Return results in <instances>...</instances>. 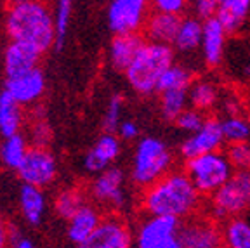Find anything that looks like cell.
Masks as SVG:
<instances>
[{
    "mask_svg": "<svg viewBox=\"0 0 250 248\" xmlns=\"http://www.w3.org/2000/svg\"><path fill=\"white\" fill-rule=\"evenodd\" d=\"M4 23L11 42L28 43L42 54L56 43L54 12L45 2L39 0L9 2L5 7Z\"/></svg>",
    "mask_w": 250,
    "mask_h": 248,
    "instance_id": "1",
    "label": "cell"
},
{
    "mask_svg": "<svg viewBox=\"0 0 250 248\" xmlns=\"http://www.w3.org/2000/svg\"><path fill=\"white\" fill-rule=\"evenodd\" d=\"M202 194L184 172H172L158 183L146 187L141 205L149 217H189L200 205Z\"/></svg>",
    "mask_w": 250,
    "mask_h": 248,
    "instance_id": "2",
    "label": "cell"
},
{
    "mask_svg": "<svg viewBox=\"0 0 250 248\" xmlns=\"http://www.w3.org/2000/svg\"><path fill=\"white\" fill-rule=\"evenodd\" d=\"M172 64H174V47L146 42L137 52L132 64L127 68L125 78L134 92L149 96L158 90L162 77Z\"/></svg>",
    "mask_w": 250,
    "mask_h": 248,
    "instance_id": "3",
    "label": "cell"
},
{
    "mask_svg": "<svg viewBox=\"0 0 250 248\" xmlns=\"http://www.w3.org/2000/svg\"><path fill=\"white\" fill-rule=\"evenodd\" d=\"M172 165V155L165 143L156 137H145L136 146L132 160V177L134 184L141 187H149L160 179L168 175Z\"/></svg>",
    "mask_w": 250,
    "mask_h": 248,
    "instance_id": "4",
    "label": "cell"
},
{
    "mask_svg": "<svg viewBox=\"0 0 250 248\" xmlns=\"http://www.w3.org/2000/svg\"><path fill=\"white\" fill-rule=\"evenodd\" d=\"M184 174L189 177L200 194H214L233 177L234 168L226 153H208L186 160Z\"/></svg>",
    "mask_w": 250,
    "mask_h": 248,
    "instance_id": "5",
    "label": "cell"
},
{
    "mask_svg": "<svg viewBox=\"0 0 250 248\" xmlns=\"http://www.w3.org/2000/svg\"><path fill=\"white\" fill-rule=\"evenodd\" d=\"M210 208L215 219H234L250 210V172H234L217 193L212 194Z\"/></svg>",
    "mask_w": 250,
    "mask_h": 248,
    "instance_id": "6",
    "label": "cell"
},
{
    "mask_svg": "<svg viewBox=\"0 0 250 248\" xmlns=\"http://www.w3.org/2000/svg\"><path fill=\"white\" fill-rule=\"evenodd\" d=\"M151 4L146 0H113L106 7L108 28L115 35H136L145 31Z\"/></svg>",
    "mask_w": 250,
    "mask_h": 248,
    "instance_id": "7",
    "label": "cell"
},
{
    "mask_svg": "<svg viewBox=\"0 0 250 248\" xmlns=\"http://www.w3.org/2000/svg\"><path fill=\"white\" fill-rule=\"evenodd\" d=\"M181 221L174 217H148L136 234V248H181Z\"/></svg>",
    "mask_w": 250,
    "mask_h": 248,
    "instance_id": "8",
    "label": "cell"
},
{
    "mask_svg": "<svg viewBox=\"0 0 250 248\" xmlns=\"http://www.w3.org/2000/svg\"><path fill=\"white\" fill-rule=\"evenodd\" d=\"M18 175L26 186L43 189L45 186L54 183L58 175V163H56L54 155L47 147L30 146L26 158L18 168Z\"/></svg>",
    "mask_w": 250,
    "mask_h": 248,
    "instance_id": "9",
    "label": "cell"
},
{
    "mask_svg": "<svg viewBox=\"0 0 250 248\" xmlns=\"http://www.w3.org/2000/svg\"><path fill=\"white\" fill-rule=\"evenodd\" d=\"M181 248H221L223 233L208 219H186L179 229Z\"/></svg>",
    "mask_w": 250,
    "mask_h": 248,
    "instance_id": "10",
    "label": "cell"
},
{
    "mask_svg": "<svg viewBox=\"0 0 250 248\" xmlns=\"http://www.w3.org/2000/svg\"><path fill=\"white\" fill-rule=\"evenodd\" d=\"M224 143L226 141H224L223 128H221V120L207 118V122L198 132L191 134L181 144V153L186 160H191L196 156L208 155V153H217Z\"/></svg>",
    "mask_w": 250,
    "mask_h": 248,
    "instance_id": "11",
    "label": "cell"
},
{
    "mask_svg": "<svg viewBox=\"0 0 250 248\" xmlns=\"http://www.w3.org/2000/svg\"><path fill=\"white\" fill-rule=\"evenodd\" d=\"M4 90L14 99L20 106L33 104L43 96L45 90V77L40 68L28 71L24 75L14 78H5Z\"/></svg>",
    "mask_w": 250,
    "mask_h": 248,
    "instance_id": "12",
    "label": "cell"
},
{
    "mask_svg": "<svg viewBox=\"0 0 250 248\" xmlns=\"http://www.w3.org/2000/svg\"><path fill=\"white\" fill-rule=\"evenodd\" d=\"M122 186H124V172L117 167H109L90 183L89 194L99 203L122 207L125 202Z\"/></svg>",
    "mask_w": 250,
    "mask_h": 248,
    "instance_id": "13",
    "label": "cell"
},
{
    "mask_svg": "<svg viewBox=\"0 0 250 248\" xmlns=\"http://www.w3.org/2000/svg\"><path fill=\"white\" fill-rule=\"evenodd\" d=\"M42 52L35 47L21 42H9L4 52V70L5 78H14L24 75L28 71L39 68V61Z\"/></svg>",
    "mask_w": 250,
    "mask_h": 248,
    "instance_id": "14",
    "label": "cell"
},
{
    "mask_svg": "<svg viewBox=\"0 0 250 248\" xmlns=\"http://www.w3.org/2000/svg\"><path fill=\"white\" fill-rule=\"evenodd\" d=\"M145 43L146 40L141 33H136V35H115L108 47V59L111 62V66L117 71H124L125 73Z\"/></svg>",
    "mask_w": 250,
    "mask_h": 248,
    "instance_id": "15",
    "label": "cell"
},
{
    "mask_svg": "<svg viewBox=\"0 0 250 248\" xmlns=\"http://www.w3.org/2000/svg\"><path fill=\"white\" fill-rule=\"evenodd\" d=\"M226 30L215 18L203 23L202 54L208 68H215L223 61L224 49H226Z\"/></svg>",
    "mask_w": 250,
    "mask_h": 248,
    "instance_id": "16",
    "label": "cell"
},
{
    "mask_svg": "<svg viewBox=\"0 0 250 248\" xmlns=\"http://www.w3.org/2000/svg\"><path fill=\"white\" fill-rule=\"evenodd\" d=\"M181 21H183L181 16L153 11L145 26V35L148 39V42L164 43V45L172 47V43H174V40L177 37V31H179Z\"/></svg>",
    "mask_w": 250,
    "mask_h": 248,
    "instance_id": "17",
    "label": "cell"
},
{
    "mask_svg": "<svg viewBox=\"0 0 250 248\" xmlns=\"http://www.w3.org/2000/svg\"><path fill=\"white\" fill-rule=\"evenodd\" d=\"M120 155V141L115 134H103L85 155V168L89 172H104Z\"/></svg>",
    "mask_w": 250,
    "mask_h": 248,
    "instance_id": "18",
    "label": "cell"
},
{
    "mask_svg": "<svg viewBox=\"0 0 250 248\" xmlns=\"http://www.w3.org/2000/svg\"><path fill=\"white\" fill-rule=\"evenodd\" d=\"M101 222H103L101 212H99L96 207L87 205L85 203V205L68 221V240L73 241L78 247V245L83 243V241L99 227Z\"/></svg>",
    "mask_w": 250,
    "mask_h": 248,
    "instance_id": "19",
    "label": "cell"
},
{
    "mask_svg": "<svg viewBox=\"0 0 250 248\" xmlns=\"http://www.w3.org/2000/svg\"><path fill=\"white\" fill-rule=\"evenodd\" d=\"M250 12V0H219L215 20L223 24L226 33H236Z\"/></svg>",
    "mask_w": 250,
    "mask_h": 248,
    "instance_id": "20",
    "label": "cell"
},
{
    "mask_svg": "<svg viewBox=\"0 0 250 248\" xmlns=\"http://www.w3.org/2000/svg\"><path fill=\"white\" fill-rule=\"evenodd\" d=\"M20 207L21 213H23L24 221L30 226H40L45 215L47 202L45 194L40 187L35 186H26L23 184L20 193Z\"/></svg>",
    "mask_w": 250,
    "mask_h": 248,
    "instance_id": "21",
    "label": "cell"
},
{
    "mask_svg": "<svg viewBox=\"0 0 250 248\" xmlns=\"http://www.w3.org/2000/svg\"><path fill=\"white\" fill-rule=\"evenodd\" d=\"M203 39V21H200L195 16H186L181 21L177 37L172 43L174 51H179L183 54L195 51L198 47H202Z\"/></svg>",
    "mask_w": 250,
    "mask_h": 248,
    "instance_id": "22",
    "label": "cell"
},
{
    "mask_svg": "<svg viewBox=\"0 0 250 248\" xmlns=\"http://www.w3.org/2000/svg\"><path fill=\"white\" fill-rule=\"evenodd\" d=\"M23 125V109L5 90L0 94V134L4 139L18 136Z\"/></svg>",
    "mask_w": 250,
    "mask_h": 248,
    "instance_id": "23",
    "label": "cell"
},
{
    "mask_svg": "<svg viewBox=\"0 0 250 248\" xmlns=\"http://www.w3.org/2000/svg\"><path fill=\"white\" fill-rule=\"evenodd\" d=\"M124 227H127L124 219H120L118 215H106L103 217L99 227L77 248H108Z\"/></svg>",
    "mask_w": 250,
    "mask_h": 248,
    "instance_id": "24",
    "label": "cell"
},
{
    "mask_svg": "<svg viewBox=\"0 0 250 248\" xmlns=\"http://www.w3.org/2000/svg\"><path fill=\"white\" fill-rule=\"evenodd\" d=\"M28 149H30V144L24 139V136L18 134V136L7 137V139H4V143L0 144V160L7 168L18 172L21 163L26 158Z\"/></svg>",
    "mask_w": 250,
    "mask_h": 248,
    "instance_id": "25",
    "label": "cell"
},
{
    "mask_svg": "<svg viewBox=\"0 0 250 248\" xmlns=\"http://www.w3.org/2000/svg\"><path fill=\"white\" fill-rule=\"evenodd\" d=\"M189 103V89L167 90L160 94V113L167 122L176 124L177 118L186 111Z\"/></svg>",
    "mask_w": 250,
    "mask_h": 248,
    "instance_id": "26",
    "label": "cell"
},
{
    "mask_svg": "<svg viewBox=\"0 0 250 248\" xmlns=\"http://www.w3.org/2000/svg\"><path fill=\"white\" fill-rule=\"evenodd\" d=\"M223 243L226 248H250V221L234 217L223 227Z\"/></svg>",
    "mask_w": 250,
    "mask_h": 248,
    "instance_id": "27",
    "label": "cell"
},
{
    "mask_svg": "<svg viewBox=\"0 0 250 248\" xmlns=\"http://www.w3.org/2000/svg\"><path fill=\"white\" fill-rule=\"evenodd\" d=\"M83 205H85V194H83L82 189H78V187L62 189L56 196V202H54V208L58 212V215H61L66 221H70Z\"/></svg>",
    "mask_w": 250,
    "mask_h": 248,
    "instance_id": "28",
    "label": "cell"
},
{
    "mask_svg": "<svg viewBox=\"0 0 250 248\" xmlns=\"http://www.w3.org/2000/svg\"><path fill=\"white\" fill-rule=\"evenodd\" d=\"M217 87L208 80H196L193 82L191 89H189V103L198 111H207L217 103Z\"/></svg>",
    "mask_w": 250,
    "mask_h": 248,
    "instance_id": "29",
    "label": "cell"
},
{
    "mask_svg": "<svg viewBox=\"0 0 250 248\" xmlns=\"http://www.w3.org/2000/svg\"><path fill=\"white\" fill-rule=\"evenodd\" d=\"M221 128H223L224 141L228 144L249 143L250 141V122H247L242 115L224 117L221 120Z\"/></svg>",
    "mask_w": 250,
    "mask_h": 248,
    "instance_id": "30",
    "label": "cell"
},
{
    "mask_svg": "<svg viewBox=\"0 0 250 248\" xmlns=\"http://www.w3.org/2000/svg\"><path fill=\"white\" fill-rule=\"evenodd\" d=\"M193 85V77L189 73L188 68H184L183 64H174L165 71V75L162 77L160 83H158V90L156 92H167V90H176V89H191Z\"/></svg>",
    "mask_w": 250,
    "mask_h": 248,
    "instance_id": "31",
    "label": "cell"
},
{
    "mask_svg": "<svg viewBox=\"0 0 250 248\" xmlns=\"http://www.w3.org/2000/svg\"><path fill=\"white\" fill-rule=\"evenodd\" d=\"M71 11H73V4L70 0H59L54 5V30H56V49H61L64 43V37L68 33L71 21Z\"/></svg>",
    "mask_w": 250,
    "mask_h": 248,
    "instance_id": "32",
    "label": "cell"
},
{
    "mask_svg": "<svg viewBox=\"0 0 250 248\" xmlns=\"http://www.w3.org/2000/svg\"><path fill=\"white\" fill-rule=\"evenodd\" d=\"M122 108H124V97H122L120 94H115V96L109 97L104 117H103L104 134H113L115 130H118V127H120V124H122L120 122Z\"/></svg>",
    "mask_w": 250,
    "mask_h": 248,
    "instance_id": "33",
    "label": "cell"
},
{
    "mask_svg": "<svg viewBox=\"0 0 250 248\" xmlns=\"http://www.w3.org/2000/svg\"><path fill=\"white\" fill-rule=\"evenodd\" d=\"M226 156L234 172H250V143L228 144Z\"/></svg>",
    "mask_w": 250,
    "mask_h": 248,
    "instance_id": "34",
    "label": "cell"
},
{
    "mask_svg": "<svg viewBox=\"0 0 250 248\" xmlns=\"http://www.w3.org/2000/svg\"><path fill=\"white\" fill-rule=\"evenodd\" d=\"M207 122V118L203 117V113L198 111L195 108H189L181 115L176 120V125L184 132H189V134H195L200 128L203 127V124Z\"/></svg>",
    "mask_w": 250,
    "mask_h": 248,
    "instance_id": "35",
    "label": "cell"
},
{
    "mask_svg": "<svg viewBox=\"0 0 250 248\" xmlns=\"http://www.w3.org/2000/svg\"><path fill=\"white\" fill-rule=\"evenodd\" d=\"M186 0H155L151 2V7L155 12H164V14L181 16L188 7Z\"/></svg>",
    "mask_w": 250,
    "mask_h": 248,
    "instance_id": "36",
    "label": "cell"
},
{
    "mask_svg": "<svg viewBox=\"0 0 250 248\" xmlns=\"http://www.w3.org/2000/svg\"><path fill=\"white\" fill-rule=\"evenodd\" d=\"M219 2L217 0H196L193 4V9H195V18H198L200 21H208L214 20L215 12H217Z\"/></svg>",
    "mask_w": 250,
    "mask_h": 248,
    "instance_id": "37",
    "label": "cell"
},
{
    "mask_svg": "<svg viewBox=\"0 0 250 248\" xmlns=\"http://www.w3.org/2000/svg\"><path fill=\"white\" fill-rule=\"evenodd\" d=\"M51 141V130L43 122L37 120L31 127V146L35 147H47V143Z\"/></svg>",
    "mask_w": 250,
    "mask_h": 248,
    "instance_id": "38",
    "label": "cell"
},
{
    "mask_svg": "<svg viewBox=\"0 0 250 248\" xmlns=\"http://www.w3.org/2000/svg\"><path fill=\"white\" fill-rule=\"evenodd\" d=\"M118 136L125 141H132L139 136V127L134 124L132 120H127V122H122L120 127H118Z\"/></svg>",
    "mask_w": 250,
    "mask_h": 248,
    "instance_id": "39",
    "label": "cell"
},
{
    "mask_svg": "<svg viewBox=\"0 0 250 248\" xmlns=\"http://www.w3.org/2000/svg\"><path fill=\"white\" fill-rule=\"evenodd\" d=\"M108 248H132V234H130L129 227H124L118 233V236L113 240V243Z\"/></svg>",
    "mask_w": 250,
    "mask_h": 248,
    "instance_id": "40",
    "label": "cell"
},
{
    "mask_svg": "<svg viewBox=\"0 0 250 248\" xmlns=\"http://www.w3.org/2000/svg\"><path fill=\"white\" fill-rule=\"evenodd\" d=\"M9 227H11V224L0 213V248H7V245L11 243V240H9Z\"/></svg>",
    "mask_w": 250,
    "mask_h": 248,
    "instance_id": "41",
    "label": "cell"
},
{
    "mask_svg": "<svg viewBox=\"0 0 250 248\" xmlns=\"http://www.w3.org/2000/svg\"><path fill=\"white\" fill-rule=\"evenodd\" d=\"M240 70H242L243 77L250 78V49L247 51L245 58H243V62H242V66H240Z\"/></svg>",
    "mask_w": 250,
    "mask_h": 248,
    "instance_id": "42",
    "label": "cell"
},
{
    "mask_svg": "<svg viewBox=\"0 0 250 248\" xmlns=\"http://www.w3.org/2000/svg\"><path fill=\"white\" fill-rule=\"evenodd\" d=\"M12 248H37V247H35V243L31 240H28V238H21L18 243L12 245Z\"/></svg>",
    "mask_w": 250,
    "mask_h": 248,
    "instance_id": "43",
    "label": "cell"
},
{
    "mask_svg": "<svg viewBox=\"0 0 250 248\" xmlns=\"http://www.w3.org/2000/svg\"><path fill=\"white\" fill-rule=\"evenodd\" d=\"M0 94H2V92H0Z\"/></svg>",
    "mask_w": 250,
    "mask_h": 248,
    "instance_id": "44",
    "label": "cell"
}]
</instances>
